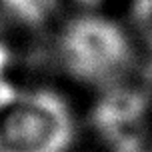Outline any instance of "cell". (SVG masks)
<instances>
[{"label": "cell", "mask_w": 152, "mask_h": 152, "mask_svg": "<svg viewBox=\"0 0 152 152\" xmlns=\"http://www.w3.org/2000/svg\"><path fill=\"white\" fill-rule=\"evenodd\" d=\"M136 42L126 24L88 12L74 16L58 36V58L74 80L88 86H116L134 62Z\"/></svg>", "instance_id": "1"}, {"label": "cell", "mask_w": 152, "mask_h": 152, "mask_svg": "<svg viewBox=\"0 0 152 152\" xmlns=\"http://www.w3.org/2000/svg\"><path fill=\"white\" fill-rule=\"evenodd\" d=\"M76 128L74 108L60 92L30 88L0 112V152H70Z\"/></svg>", "instance_id": "2"}, {"label": "cell", "mask_w": 152, "mask_h": 152, "mask_svg": "<svg viewBox=\"0 0 152 152\" xmlns=\"http://www.w3.org/2000/svg\"><path fill=\"white\" fill-rule=\"evenodd\" d=\"M126 28L136 44L152 52V0H130Z\"/></svg>", "instance_id": "3"}]
</instances>
